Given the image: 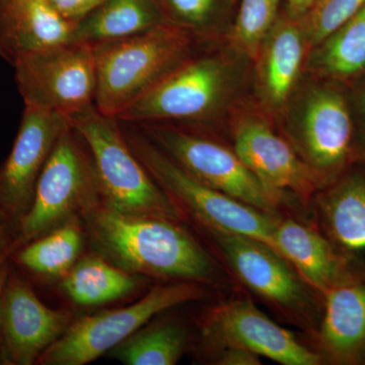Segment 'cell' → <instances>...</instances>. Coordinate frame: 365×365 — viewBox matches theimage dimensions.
I'll use <instances>...</instances> for the list:
<instances>
[{
	"label": "cell",
	"instance_id": "d4e9b609",
	"mask_svg": "<svg viewBox=\"0 0 365 365\" xmlns=\"http://www.w3.org/2000/svg\"><path fill=\"white\" fill-rule=\"evenodd\" d=\"M151 321L110 350V356L126 365L178 364L189 346L188 331L170 319Z\"/></svg>",
	"mask_w": 365,
	"mask_h": 365
},
{
	"label": "cell",
	"instance_id": "603a6c76",
	"mask_svg": "<svg viewBox=\"0 0 365 365\" xmlns=\"http://www.w3.org/2000/svg\"><path fill=\"white\" fill-rule=\"evenodd\" d=\"M163 23L157 0H105L76 24L72 41L95 45L124 39Z\"/></svg>",
	"mask_w": 365,
	"mask_h": 365
},
{
	"label": "cell",
	"instance_id": "cb8c5ba5",
	"mask_svg": "<svg viewBox=\"0 0 365 365\" xmlns=\"http://www.w3.org/2000/svg\"><path fill=\"white\" fill-rule=\"evenodd\" d=\"M85 240L81 218H72L16 250L11 260L36 277L61 279L81 259Z\"/></svg>",
	"mask_w": 365,
	"mask_h": 365
},
{
	"label": "cell",
	"instance_id": "836d02e7",
	"mask_svg": "<svg viewBox=\"0 0 365 365\" xmlns=\"http://www.w3.org/2000/svg\"><path fill=\"white\" fill-rule=\"evenodd\" d=\"M9 270H11V266H9V263H6V265L0 268V304H1L2 292H4V284H6Z\"/></svg>",
	"mask_w": 365,
	"mask_h": 365
},
{
	"label": "cell",
	"instance_id": "8992f818",
	"mask_svg": "<svg viewBox=\"0 0 365 365\" xmlns=\"http://www.w3.org/2000/svg\"><path fill=\"white\" fill-rule=\"evenodd\" d=\"M195 34L163 23L131 37L93 45L95 106L116 118L194 51Z\"/></svg>",
	"mask_w": 365,
	"mask_h": 365
},
{
	"label": "cell",
	"instance_id": "5bb4252c",
	"mask_svg": "<svg viewBox=\"0 0 365 365\" xmlns=\"http://www.w3.org/2000/svg\"><path fill=\"white\" fill-rule=\"evenodd\" d=\"M69 125L63 115L24 105L13 148L0 165V211L18 230L32 206L46 163Z\"/></svg>",
	"mask_w": 365,
	"mask_h": 365
},
{
	"label": "cell",
	"instance_id": "e0dca14e",
	"mask_svg": "<svg viewBox=\"0 0 365 365\" xmlns=\"http://www.w3.org/2000/svg\"><path fill=\"white\" fill-rule=\"evenodd\" d=\"M309 53L302 16L279 14L252 61V97L274 117L284 110L306 76Z\"/></svg>",
	"mask_w": 365,
	"mask_h": 365
},
{
	"label": "cell",
	"instance_id": "7402d4cb",
	"mask_svg": "<svg viewBox=\"0 0 365 365\" xmlns=\"http://www.w3.org/2000/svg\"><path fill=\"white\" fill-rule=\"evenodd\" d=\"M306 73L346 86L365 76V4L307 55Z\"/></svg>",
	"mask_w": 365,
	"mask_h": 365
},
{
	"label": "cell",
	"instance_id": "44dd1931",
	"mask_svg": "<svg viewBox=\"0 0 365 365\" xmlns=\"http://www.w3.org/2000/svg\"><path fill=\"white\" fill-rule=\"evenodd\" d=\"M144 278L93 253L76 262L60 279L59 289L76 306L98 307L133 294Z\"/></svg>",
	"mask_w": 365,
	"mask_h": 365
},
{
	"label": "cell",
	"instance_id": "1f68e13d",
	"mask_svg": "<svg viewBox=\"0 0 365 365\" xmlns=\"http://www.w3.org/2000/svg\"><path fill=\"white\" fill-rule=\"evenodd\" d=\"M18 232V227L0 211V268L11 260Z\"/></svg>",
	"mask_w": 365,
	"mask_h": 365
},
{
	"label": "cell",
	"instance_id": "9c48e42d",
	"mask_svg": "<svg viewBox=\"0 0 365 365\" xmlns=\"http://www.w3.org/2000/svg\"><path fill=\"white\" fill-rule=\"evenodd\" d=\"M245 287L312 336L318 330L323 299L276 250L252 237L202 230Z\"/></svg>",
	"mask_w": 365,
	"mask_h": 365
},
{
	"label": "cell",
	"instance_id": "ba28073f",
	"mask_svg": "<svg viewBox=\"0 0 365 365\" xmlns=\"http://www.w3.org/2000/svg\"><path fill=\"white\" fill-rule=\"evenodd\" d=\"M223 125L242 162L268 189L288 202L309 205L324 188L281 132L276 118L252 96L232 107Z\"/></svg>",
	"mask_w": 365,
	"mask_h": 365
},
{
	"label": "cell",
	"instance_id": "f546056e",
	"mask_svg": "<svg viewBox=\"0 0 365 365\" xmlns=\"http://www.w3.org/2000/svg\"><path fill=\"white\" fill-rule=\"evenodd\" d=\"M64 19L73 24L86 18L105 0H47Z\"/></svg>",
	"mask_w": 365,
	"mask_h": 365
},
{
	"label": "cell",
	"instance_id": "4dcf8cb0",
	"mask_svg": "<svg viewBox=\"0 0 365 365\" xmlns=\"http://www.w3.org/2000/svg\"><path fill=\"white\" fill-rule=\"evenodd\" d=\"M213 364L218 365H259L260 356L240 347L223 348L213 356Z\"/></svg>",
	"mask_w": 365,
	"mask_h": 365
},
{
	"label": "cell",
	"instance_id": "9a60e30c",
	"mask_svg": "<svg viewBox=\"0 0 365 365\" xmlns=\"http://www.w3.org/2000/svg\"><path fill=\"white\" fill-rule=\"evenodd\" d=\"M73 321L71 312L46 306L31 283L11 268L0 304V364H37Z\"/></svg>",
	"mask_w": 365,
	"mask_h": 365
},
{
	"label": "cell",
	"instance_id": "6da1fadb",
	"mask_svg": "<svg viewBox=\"0 0 365 365\" xmlns=\"http://www.w3.org/2000/svg\"><path fill=\"white\" fill-rule=\"evenodd\" d=\"M93 253L143 277L211 284L217 264L181 222L124 215L102 201L81 216Z\"/></svg>",
	"mask_w": 365,
	"mask_h": 365
},
{
	"label": "cell",
	"instance_id": "484cf974",
	"mask_svg": "<svg viewBox=\"0 0 365 365\" xmlns=\"http://www.w3.org/2000/svg\"><path fill=\"white\" fill-rule=\"evenodd\" d=\"M280 0H242L225 44L253 61L266 36L277 21Z\"/></svg>",
	"mask_w": 365,
	"mask_h": 365
},
{
	"label": "cell",
	"instance_id": "2e32d148",
	"mask_svg": "<svg viewBox=\"0 0 365 365\" xmlns=\"http://www.w3.org/2000/svg\"><path fill=\"white\" fill-rule=\"evenodd\" d=\"M313 222L354 280H365V163H356L314 195Z\"/></svg>",
	"mask_w": 365,
	"mask_h": 365
},
{
	"label": "cell",
	"instance_id": "7a4b0ae2",
	"mask_svg": "<svg viewBox=\"0 0 365 365\" xmlns=\"http://www.w3.org/2000/svg\"><path fill=\"white\" fill-rule=\"evenodd\" d=\"M252 62L225 44L192 52L116 117L124 124L186 122L217 126L245 95Z\"/></svg>",
	"mask_w": 365,
	"mask_h": 365
},
{
	"label": "cell",
	"instance_id": "83f0119b",
	"mask_svg": "<svg viewBox=\"0 0 365 365\" xmlns=\"http://www.w3.org/2000/svg\"><path fill=\"white\" fill-rule=\"evenodd\" d=\"M167 23L202 36L216 9V0H157Z\"/></svg>",
	"mask_w": 365,
	"mask_h": 365
},
{
	"label": "cell",
	"instance_id": "277c9868",
	"mask_svg": "<svg viewBox=\"0 0 365 365\" xmlns=\"http://www.w3.org/2000/svg\"><path fill=\"white\" fill-rule=\"evenodd\" d=\"M182 169L211 188L272 215L290 204L247 167L215 126L186 122L130 124Z\"/></svg>",
	"mask_w": 365,
	"mask_h": 365
},
{
	"label": "cell",
	"instance_id": "f1b7e54d",
	"mask_svg": "<svg viewBox=\"0 0 365 365\" xmlns=\"http://www.w3.org/2000/svg\"><path fill=\"white\" fill-rule=\"evenodd\" d=\"M349 88L354 118L357 158L359 163H365V76L349 86Z\"/></svg>",
	"mask_w": 365,
	"mask_h": 365
},
{
	"label": "cell",
	"instance_id": "e575fe53",
	"mask_svg": "<svg viewBox=\"0 0 365 365\" xmlns=\"http://www.w3.org/2000/svg\"><path fill=\"white\" fill-rule=\"evenodd\" d=\"M230 1H232H232H235V0H230Z\"/></svg>",
	"mask_w": 365,
	"mask_h": 365
},
{
	"label": "cell",
	"instance_id": "4316f807",
	"mask_svg": "<svg viewBox=\"0 0 365 365\" xmlns=\"http://www.w3.org/2000/svg\"><path fill=\"white\" fill-rule=\"evenodd\" d=\"M365 4V0H314L302 16L309 51L351 19Z\"/></svg>",
	"mask_w": 365,
	"mask_h": 365
},
{
	"label": "cell",
	"instance_id": "52a82bcc",
	"mask_svg": "<svg viewBox=\"0 0 365 365\" xmlns=\"http://www.w3.org/2000/svg\"><path fill=\"white\" fill-rule=\"evenodd\" d=\"M123 132L139 162L187 220H191L200 230L246 235L274 249L278 215L263 212L199 181L133 125L125 124Z\"/></svg>",
	"mask_w": 365,
	"mask_h": 365
},
{
	"label": "cell",
	"instance_id": "d6a6232c",
	"mask_svg": "<svg viewBox=\"0 0 365 365\" xmlns=\"http://www.w3.org/2000/svg\"><path fill=\"white\" fill-rule=\"evenodd\" d=\"M287 11L297 18H302L309 11L314 0H285Z\"/></svg>",
	"mask_w": 365,
	"mask_h": 365
},
{
	"label": "cell",
	"instance_id": "ffe728a7",
	"mask_svg": "<svg viewBox=\"0 0 365 365\" xmlns=\"http://www.w3.org/2000/svg\"><path fill=\"white\" fill-rule=\"evenodd\" d=\"M274 249L292 264L322 299L331 288L354 281L314 222L278 215L274 230Z\"/></svg>",
	"mask_w": 365,
	"mask_h": 365
},
{
	"label": "cell",
	"instance_id": "8fae6325",
	"mask_svg": "<svg viewBox=\"0 0 365 365\" xmlns=\"http://www.w3.org/2000/svg\"><path fill=\"white\" fill-rule=\"evenodd\" d=\"M203 285L174 281L151 288L129 306L88 314L72 322L54 344L41 355L37 364L85 365L108 353L158 314L202 299Z\"/></svg>",
	"mask_w": 365,
	"mask_h": 365
},
{
	"label": "cell",
	"instance_id": "ac0fdd59",
	"mask_svg": "<svg viewBox=\"0 0 365 365\" xmlns=\"http://www.w3.org/2000/svg\"><path fill=\"white\" fill-rule=\"evenodd\" d=\"M313 338L324 364L365 365V280L342 283L323 295Z\"/></svg>",
	"mask_w": 365,
	"mask_h": 365
},
{
	"label": "cell",
	"instance_id": "30bf717a",
	"mask_svg": "<svg viewBox=\"0 0 365 365\" xmlns=\"http://www.w3.org/2000/svg\"><path fill=\"white\" fill-rule=\"evenodd\" d=\"M100 201L90 151L69 125L38 180L32 206L19 228L14 251L72 218H81Z\"/></svg>",
	"mask_w": 365,
	"mask_h": 365
},
{
	"label": "cell",
	"instance_id": "d6986e66",
	"mask_svg": "<svg viewBox=\"0 0 365 365\" xmlns=\"http://www.w3.org/2000/svg\"><path fill=\"white\" fill-rule=\"evenodd\" d=\"M76 24L47 0H0V56L16 60L73 40Z\"/></svg>",
	"mask_w": 365,
	"mask_h": 365
},
{
	"label": "cell",
	"instance_id": "3957f363",
	"mask_svg": "<svg viewBox=\"0 0 365 365\" xmlns=\"http://www.w3.org/2000/svg\"><path fill=\"white\" fill-rule=\"evenodd\" d=\"M276 121L324 187L359 163L350 88L344 83L306 73Z\"/></svg>",
	"mask_w": 365,
	"mask_h": 365
},
{
	"label": "cell",
	"instance_id": "5b68a950",
	"mask_svg": "<svg viewBox=\"0 0 365 365\" xmlns=\"http://www.w3.org/2000/svg\"><path fill=\"white\" fill-rule=\"evenodd\" d=\"M67 119L90 151L105 205L124 215L187 222L134 155L116 118L91 105Z\"/></svg>",
	"mask_w": 365,
	"mask_h": 365
},
{
	"label": "cell",
	"instance_id": "4fadbf2b",
	"mask_svg": "<svg viewBox=\"0 0 365 365\" xmlns=\"http://www.w3.org/2000/svg\"><path fill=\"white\" fill-rule=\"evenodd\" d=\"M201 346L215 356L223 348L240 347L283 365H319L324 360L262 313L250 299L222 302L204 314Z\"/></svg>",
	"mask_w": 365,
	"mask_h": 365
},
{
	"label": "cell",
	"instance_id": "7c38bea8",
	"mask_svg": "<svg viewBox=\"0 0 365 365\" xmlns=\"http://www.w3.org/2000/svg\"><path fill=\"white\" fill-rule=\"evenodd\" d=\"M24 105L66 118L95 105L93 45L71 41L26 55L11 66Z\"/></svg>",
	"mask_w": 365,
	"mask_h": 365
}]
</instances>
